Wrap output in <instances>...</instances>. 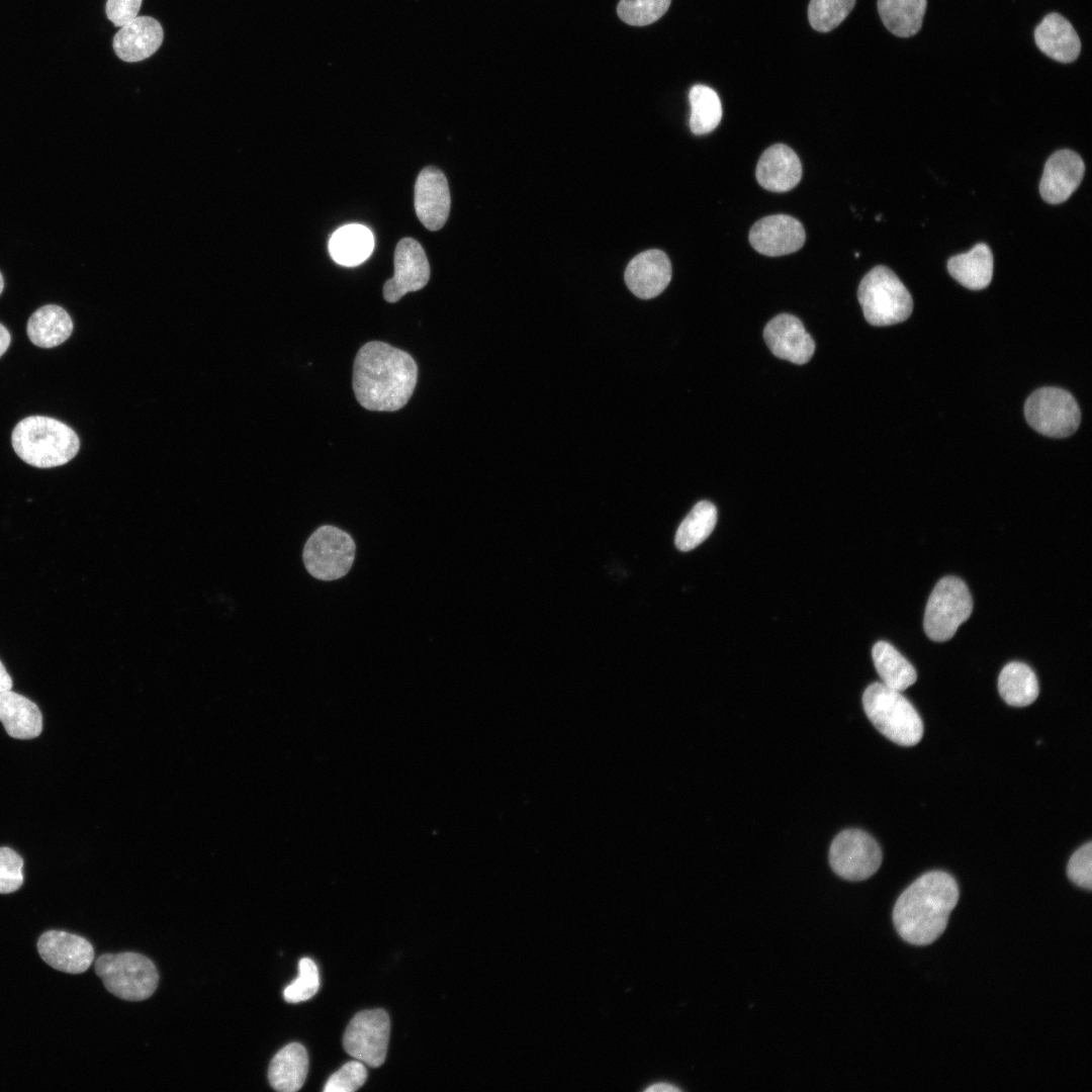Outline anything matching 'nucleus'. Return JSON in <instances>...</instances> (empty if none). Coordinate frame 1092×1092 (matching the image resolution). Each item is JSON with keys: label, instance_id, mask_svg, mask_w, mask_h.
<instances>
[{"label": "nucleus", "instance_id": "13", "mask_svg": "<svg viewBox=\"0 0 1092 1092\" xmlns=\"http://www.w3.org/2000/svg\"><path fill=\"white\" fill-rule=\"evenodd\" d=\"M802 223L788 214H774L757 220L749 232V243L758 253L778 257L794 253L805 243Z\"/></svg>", "mask_w": 1092, "mask_h": 1092}, {"label": "nucleus", "instance_id": "36", "mask_svg": "<svg viewBox=\"0 0 1092 1092\" xmlns=\"http://www.w3.org/2000/svg\"><path fill=\"white\" fill-rule=\"evenodd\" d=\"M23 859L13 849L0 847V894H9L23 884Z\"/></svg>", "mask_w": 1092, "mask_h": 1092}, {"label": "nucleus", "instance_id": "29", "mask_svg": "<svg viewBox=\"0 0 1092 1092\" xmlns=\"http://www.w3.org/2000/svg\"><path fill=\"white\" fill-rule=\"evenodd\" d=\"M926 6L927 0H878L883 23L899 37H910L920 30Z\"/></svg>", "mask_w": 1092, "mask_h": 1092}, {"label": "nucleus", "instance_id": "6", "mask_svg": "<svg viewBox=\"0 0 1092 1092\" xmlns=\"http://www.w3.org/2000/svg\"><path fill=\"white\" fill-rule=\"evenodd\" d=\"M95 972L108 992L128 1001L148 999L159 983L154 963L136 952L102 954L95 963Z\"/></svg>", "mask_w": 1092, "mask_h": 1092}, {"label": "nucleus", "instance_id": "14", "mask_svg": "<svg viewBox=\"0 0 1092 1092\" xmlns=\"http://www.w3.org/2000/svg\"><path fill=\"white\" fill-rule=\"evenodd\" d=\"M37 950L49 966L69 974L87 971L94 960L93 946L87 939L62 930L41 934Z\"/></svg>", "mask_w": 1092, "mask_h": 1092}, {"label": "nucleus", "instance_id": "11", "mask_svg": "<svg viewBox=\"0 0 1092 1092\" xmlns=\"http://www.w3.org/2000/svg\"><path fill=\"white\" fill-rule=\"evenodd\" d=\"M390 1031L388 1014L383 1009L358 1012L349 1022L343 1037L345 1051L369 1067L381 1066L386 1058Z\"/></svg>", "mask_w": 1092, "mask_h": 1092}, {"label": "nucleus", "instance_id": "38", "mask_svg": "<svg viewBox=\"0 0 1092 1092\" xmlns=\"http://www.w3.org/2000/svg\"><path fill=\"white\" fill-rule=\"evenodd\" d=\"M143 0H107L106 15L115 26H123L138 16Z\"/></svg>", "mask_w": 1092, "mask_h": 1092}, {"label": "nucleus", "instance_id": "3", "mask_svg": "<svg viewBox=\"0 0 1092 1092\" xmlns=\"http://www.w3.org/2000/svg\"><path fill=\"white\" fill-rule=\"evenodd\" d=\"M11 442L19 458L38 468L64 465L80 448V440L73 429L43 416L21 420L13 429Z\"/></svg>", "mask_w": 1092, "mask_h": 1092}, {"label": "nucleus", "instance_id": "28", "mask_svg": "<svg viewBox=\"0 0 1092 1092\" xmlns=\"http://www.w3.org/2000/svg\"><path fill=\"white\" fill-rule=\"evenodd\" d=\"M872 657L885 686L902 692L916 681L914 666L892 644L878 641L873 647Z\"/></svg>", "mask_w": 1092, "mask_h": 1092}, {"label": "nucleus", "instance_id": "42", "mask_svg": "<svg viewBox=\"0 0 1092 1092\" xmlns=\"http://www.w3.org/2000/svg\"><path fill=\"white\" fill-rule=\"evenodd\" d=\"M3 287H4V280H3V277H2V275L0 273V294L2 293Z\"/></svg>", "mask_w": 1092, "mask_h": 1092}, {"label": "nucleus", "instance_id": "19", "mask_svg": "<svg viewBox=\"0 0 1092 1092\" xmlns=\"http://www.w3.org/2000/svg\"><path fill=\"white\" fill-rule=\"evenodd\" d=\"M755 177L758 184L768 191L787 192L801 180V161L790 147L772 145L760 156Z\"/></svg>", "mask_w": 1092, "mask_h": 1092}, {"label": "nucleus", "instance_id": "12", "mask_svg": "<svg viewBox=\"0 0 1092 1092\" xmlns=\"http://www.w3.org/2000/svg\"><path fill=\"white\" fill-rule=\"evenodd\" d=\"M430 279V265L421 244L412 238L401 239L394 251V274L383 286L387 302H396L407 292L418 291Z\"/></svg>", "mask_w": 1092, "mask_h": 1092}, {"label": "nucleus", "instance_id": "24", "mask_svg": "<svg viewBox=\"0 0 1092 1092\" xmlns=\"http://www.w3.org/2000/svg\"><path fill=\"white\" fill-rule=\"evenodd\" d=\"M947 270L966 288L983 289L990 284L993 276L992 252L988 245L979 243L969 252L951 257Z\"/></svg>", "mask_w": 1092, "mask_h": 1092}, {"label": "nucleus", "instance_id": "1", "mask_svg": "<svg viewBox=\"0 0 1092 1092\" xmlns=\"http://www.w3.org/2000/svg\"><path fill=\"white\" fill-rule=\"evenodd\" d=\"M417 378L418 366L413 357L386 343L368 342L355 357L353 389L366 410H400L411 398Z\"/></svg>", "mask_w": 1092, "mask_h": 1092}, {"label": "nucleus", "instance_id": "33", "mask_svg": "<svg viewBox=\"0 0 1092 1092\" xmlns=\"http://www.w3.org/2000/svg\"><path fill=\"white\" fill-rule=\"evenodd\" d=\"M671 0H620L617 13L627 24L644 26L663 16Z\"/></svg>", "mask_w": 1092, "mask_h": 1092}, {"label": "nucleus", "instance_id": "8", "mask_svg": "<svg viewBox=\"0 0 1092 1092\" xmlns=\"http://www.w3.org/2000/svg\"><path fill=\"white\" fill-rule=\"evenodd\" d=\"M972 611L973 601L967 584L959 577L945 576L935 584L927 601L924 631L933 641H947L969 619Z\"/></svg>", "mask_w": 1092, "mask_h": 1092}, {"label": "nucleus", "instance_id": "23", "mask_svg": "<svg viewBox=\"0 0 1092 1092\" xmlns=\"http://www.w3.org/2000/svg\"><path fill=\"white\" fill-rule=\"evenodd\" d=\"M308 1057L305 1048L292 1042L281 1049L271 1060L268 1070L270 1085L280 1092H295L305 1082Z\"/></svg>", "mask_w": 1092, "mask_h": 1092}, {"label": "nucleus", "instance_id": "25", "mask_svg": "<svg viewBox=\"0 0 1092 1092\" xmlns=\"http://www.w3.org/2000/svg\"><path fill=\"white\" fill-rule=\"evenodd\" d=\"M27 336L40 348H54L64 343L73 332V322L61 306L48 304L36 309L27 322Z\"/></svg>", "mask_w": 1092, "mask_h": 1092}, {"label": "nucleus", "instance_id": "4", "mask_svg": "<svg viewBox=\"0 0 1092 1092\" xmlns=\"http://www.w3.org/2000/svg\"><path fill=\"white\" fill-rule=\"evenodd\" d=\"M862 706L876 729L894 743L913 746L921 740L922 719L901 692L874 682L863 693Z\"/></svg>", "mask_w": 1092, "mask_h": 1092}, {"label": "nucleus", "instance_id": "34", "mask_svg": "<svg viewBox=\"0 0 1092 1092\" xmlns=\"http://www.w3.org/2000/svg\"><path fill=\"white\" fill-rule=\"evenodd\" d=\"M320 988V976L315 963L302 958L298 963V976L283 992L285 1001L298 1003L310 999Z\"/></svg>", "mask_w": 1092, "mask_h": 1092}, {"label": "nucleus", "instance_id": "26", "mask_svg": "<svg viewBox=\"0 0 1092 1092\" xmlns=\"http://www.w3.org/2000/svg\"><path fill=\"white\" fill-rule=\"evenodd\" d=\"M374 238L371 231L361 224H347L331 237L329 251L340 265L352 267L363 263L372 253Z\"/></svg>", "mask_w": 1092, "mask_h": 1092}, {"label": "nucleus", "instance_id": "41", "mask_svg": "<svg viewBox=\"0 0 1092 1092\" xmlns=\"http://www.w3.org/2000/svg\"><path fill=\"white\" fill-rule=\"evenodd\" d=\"M679 1090L680 1089L678 1087H676V1086H674L672 1084H669V1083H654V1084H651L650 1086L645 1088V1091H650V1092H656V1091H663V1092L664 1091H671L672 1092V1091H679Z\"/></svg>", "mask_w": 1092, "mask_h": 1092}, {"label": "nucleus", "instance_id": "15", "mask_svg": "<svg viewBox=\"0 0 1092 1092\" xmlns=\"http://www.w3.org/2000/svg\"><path fill=\"white\" fill-rule=\"evenodd\" d=\"M763 338L775 356L798 365L807 363L815 352L814 340L793 314L781 313L771 318Z\"/></svg>", "mask_w": 1092, "mask_h": 1092}, {"label": "nucleus", "instance_id": "27", "mask_svg": "<svg viewBox=\"0 0 1092 1092\" xmlns=\"http://www.w3.org/2000/svg\"><path fill=\"white\" fill-rule=\"evenodd\" d=\"M998 691L1008 705L1025 707L1037 699L1039 687L1034 671L1027 664L1013 661L1001 670Z\"/></svg>", "mask_w": 1092, "mask_h": 1092}, {"label": "nucleus", "instance_id": "37", "mask_svg": "<svg viewBox=\"0 0 1092 1092\" xmlns=\"http://www.w3.org/2000/svg\"><path fill=\"white\" fill-rule=\"evenodd\" d=\"M1068 878L1077 886L1092 888V842L1078 848L1070 857L1067 866Z\"/></svg>", "mask_w": 1092, "mask_h": 1092}, {"label": "nucleus", "instance_id": "30", "mask_svg": "<svg viewBox=\"0 0 1092 1092\" xmlns=\"http://www.w3.org/2000/svg\"><path fill=\"white\" fill-rule=\"evenodd\" d=\"M716 522V507L708 500L699 502L677 528L674 538L676 548L681 551L696 548L711 534Z\"/></svg>", "mask_w": 1092, "mask_h": 1092}, {"label": "nucleus", "instance_id": "40", "mask_svg": "<svg viewBox=\"0 0 1092 1092\" xmlns=\"http://www.w3.org/2000/svg\"><path fill=\"white\" fill-rule=\"evenodd\" d=\"M11 336L8 330L0 324V357L6 352L10 345Z\"/></svg>", "mask_w": 1092, "mask_h": 1092}, {"label": "nucleus", "instance_id": "7", "mask_svg": "<svg viewBox=\"0 0 1092 1092\" xmlns=\"http://www.w3.org/2000/svg\"><path fill=\"white\" fill-rule=\"evenodd\" d=\"M356 544L352 536L332 525L315 529L306 540L302 560L307 572L323 581L338 580L352 568Z\"/></svg>", "mask_w": 1092, "mask_h": 1092}, {"label": "nucleus", "instance_id": "39", "mask_svg": "<svg viewBox=\"0 0 1092 1092\" xmlns=\"http://www.w3.org/2000/svg\"><path fill=\"white\" fill-rule=\"evenodd\" d=\"M11 688H12L11 676L7 672V670H6L5 666L3 665V663L0 661V693L11 690Z\"/></svg>", "mask_w": 1092, "mask_h": 1092}, {"label": "nucleus", "instance_id": "35", "mask_svg": "<svg viewBox=\"0 0 1092 1092\" xmlns=\"http://www.w3.org/2000/svg\"><path fill=\"white\" fill-rule=\"evenodd\" d=\"M367 1070L360 1061H350L327 1081L325 1092H353L365 1083Z\"/></svg>", "mask_w": 1092, "mask_h": 1092}, {"label": "nucleus", "instance_id": "16", "mask_svg": "<svg viewBox=\"0 0 1092 1092\" xmlns=\"http://www.w3.org/2000/svg\"><path fill=\"white\" fill-rule=\"evenodd\" d=\"M450 192L445 175L436 167L424 168L415 184V208L419 220L429 230H440L449 216Z\"/></svg>", "mask_w": 1092, "mask_h": 1092}, {"label": "nucleus", "instance_id": "21", "mask_svg": "<svg viewBox=\"0 0 1092 1092\" xmlns=\"http://www.w3.org/2000/svg\"><path fill=\"white\" fill-rule=\"evenodd\" d=\"M1037 48L1049 58L1068 64L1077 60L1081 40L1073 25L1061 14L1050 13L1034 30Z\"/></svg>", "mask_w": 1092, "mask_h": 1092}, {"label": "nucleus", "instance_id": "9", "mask_svg": "<svg viewBox=\"0 0 1092 1092\" xmlns=\"http://www.w3.org/2000/svg\"><path fill=\"white\" fill-rule=\"evenodd\" d=\"M1024 415L1036 432L1052 438L1074 434L1081 421V412L1073 395L1059 387H1041L1025 401Z\"/></svg>", "mask_w": 1092, "mask_h": 1092}, {"label": "nucleus", "instance_id": "17", "mask_svg": "<svg viewBox=\"0 0 1092 1092\" xmlns=\"http://www.w3.org/2000/svg\"><path fill=\"white\" fill-rule=\"evenodd\" d=\"M1085 173L1082 158L1074 151L1055 152L1045 162L1039 183L1041 198L1051 204L1065 202L1078 188Z\"/></svg>", "mask_w": 1092, "mask_h": 1092}, {"label": "nucleus", "instance_id": "18", "mask_svg": "<svg viewBox=\"0 0 1092 1092\" xmlns=\"http://www.w3.org/2000/svg\"><path fill=\"white\" fill-rule=\"evenodd\" d=\"M671 279V264L660 250H648L638 254L628 264L625 282L629 290L639 298L650 299L659 295Z\"/></svg>", "mask_w": 1092, "mask_h": 1092}, {"label": "nucleus", "instance_id": "32", "mask_svg": "<svg viewBox=\"0 0 1092 1092\" xmlns=\"http://www.w3.org/2000/svg\"><path fill=\"white\" fill-rule=\"evenodd\" d=\"M854 4L855 0H811L809 22L817 31H830L846 18Z\"/></svg>", "mask_w": 1092, "mask_h": 1092}, {"label": "nucleus", "instance_id": "10", "mask_svg": "<svg viewBox=\"0 0 1092 1092\" xmlns=\"http://www.w3.org/2000/svg\"><path fill=\"white\" fill-rule=\"evenodd\" d=\"M882 862L878 842L860 829H846L833 839L829 848L832 870L848 881H862L873 876Z\"/></svg>", "mask_w": 1092, "mask_h": 1092}, {"label": "nucleus", "instance_id": "5", "mask_svg": "<svg viewBox=\"0 0 1092 1092\" xmlns=\"http://www.w3.org/2000/svg\"><path fill=\"white\" fill-rule=\"evenodd\" d=\"M857 298L864 318L875 327L906 321L912 313L913 300L898 276L886 266H876L861 279Z\"/></svg>", "mask_w": 1092, "mask_h": 1092}, {"label": "nucleus", "instance_id": "31", "mask_svg": "<svg viewBox=\"0 0 1092 1092\" xmlns=\"http://www.w3.org/2000/svg\"><path fill=\"white\" fill-rule=\"evenodd\" d=\"M689 100L692 132L700 135L714 130L722 118V106L717 92L706 85L698 84L690 90Z\"/></svg>", "mask_w": 1092, "mask_h": 1092}, {"label": "nucleus", "instance_id": "20", "mask_svg": "<svg viewBox=\"0 0 1092 1092\" xmlns=\"http://www.w3.org/2000/svg\"><path fill=\"white\" fill-rule=\"evenodd\" d=\"M164 37L163 28L151 16H136L121 26L113 37L117 57L128 63L140 62L158 51Z\"/></svg>", "mask_w": 1092, "mask_h": 1092}, {"label": "nucleus", "instance_id": "22", "mask_svg": "<svg viewBox=\"0 0 1092 1092\" xmlns=\"http://www.w3.org/2000/svg\"><path fill=\"white\" fill-rule=\"evenodd\" d=\"M0 721L7 734L16 739L35 738L42 730L38 707L10 690L0 693Z\"/></svg>", "mask_w": 1092, "mask_h": 1092}, {"label": "nucleus", "instance_id": "2", "mask_svg": "<svg viewBox=\"0 0 1092 1092\" xmlns=\"http://www.w3.org/2000/svg\"><path fill=\"white\" fill-rule=\"evenodd\" d=\"M956 880L941 871L928 872L914 881L897 899L893 922L908 943L927 945L944 931L959 901Z\"/></svg>", "mask_w": 1092, "mask_h": 1092}]
</instances>
